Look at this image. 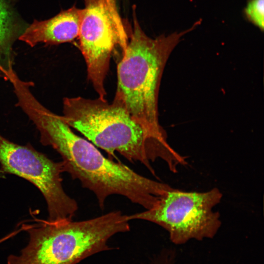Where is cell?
<instances>
[{
  "label": "cell",
  "instance_id": "6da1fadb",
  "mask_svg": "<svg viewBox=\"0 0 264 264\" xmlns=\"http://www.w3.org/2000/svg\"><path fill=\"white\" fill-rule=\"evenodd\" d=\"M33 121L41 143L51 146L61 155L64 172L93 192L101 209L109 197L117 195L151 209L172 188L105 157L94 145L75 134L62 116L47 109L38 111Z\"/></svg>",
  "mask_w": 264,
  "mask_h": 264
},
{
  "label": "cell",
  "instance_id": "7a4b0ae2",
  "mask_svg": "<svg viewBox=\"0 0 264 264\" xmlns=\"http://www.w3.org/2000/svg\"><path fill=\"white\" fill-rule=\"evenodd\" d=\"M62 117L93 145L111 156L118 152L130 161L140 162L154 175L151 163L156 159H162L169 168L180 159L179 154L154 139L115 97L111 103L100 97L65 98Z\"/></svg>",
  "mask_w": 264,
  "mask_h": 264
},
{
  "label": "cell",
  "instance_id": "3957f363",
  "mask_svg": "<svg viewBox=\"0 0 264 264\" xmlns=\"http://www.w3.org/2000/svg\"><path fill=\"white\" fill-rule=\"evenodd\" d=\"M200 21L182 32L153 39L140 26L133 12L130 40L117 65V87L114 97L121 101L138 123L155 140L167 144V135L158 119L160 85L165 65L174 49L185 34Z\"/></svg>",
  "mask_w": 264,
  "mask_h": 264
},
{
  "label": "cell",
  "instance_id": "277c9868",
  "mask_svg": "<svg viewBox=\"0 0 264 264\" xmlns=\"http://www.w3.org/2000/svg\"><path fill=\"white\" fill-rule=\"evenodd\" d=\"M128 219L121 211H113L82 221L37 219L23 224L28 242L18 255H10L7 264H76L108 250L112 236L130 230Z\"/></svg>",
  "mask_w": 264,
  "mask_h": 264
},
{
  "label": "cell",
  "instance_id": "5b68a950",
  "mask_svg": "<svg viewBox=\"0 0 264 264\" xmlns=\"http://www.w3.org/2000/svg\"><path fill=\"white\" fill-rule=\"evenodd\" d=\"M222 195L217 188L205 192H185L172 188L152 209L127 215L128 220H141L157 224L169 233L176 244L191 239L212 238L221 225L220 215L213 208Z\"/></svg>",
  "mask_w": 264,
  "mask_h": 264
},
{
  "label": "cell",
  "instance_id": "8992f818",
  "mask_svg": "<svg viewBox=\"0 0 264 264\" xmlns=\"http://www.w3.org/2000/svg\"><path fill=\"white\" fill-rule=\"evenodd\" d=\"M78 38L85 60L88 79L99 97L107 94L105 81L112 51L119 44L122 51L128 38L117 11L115 0H84Z\"/></svg>",
  "mask_w": 264,
  "mask_h": 264
},
{
  "label": "cell",
  "instance_id": "52a82bcc",
  "mask_svg": "<svg viewBox=\"0 0 264 264\" xmlns=\"http://www.w3.org/2000/svg\"><path fill=\"white\" fill-rule=\"evenodd\" d=\"M0 173L13 174L39 189L47 205L48 220H72L78 206L65 192L61 161L56 162L29 145L13 143L0 134Z\"/></svg>",
  "mask_w": 264,
  "mask_h": 264
},
{
  "label": "cell",
  "instance_id": "ba28073f",
  "mask_svg": "<svg viewBox=\"0 0 264 264\" xmlns=\"http://www.w3.org/2000/svg\"><path fill=\"white\" fill-rule=\"evenodd\" d=\"M82 9L73 6L43 21H35L20 40L33 46L40 43L58 44L73 41L79 35Z\"/></svg>",
  "mask_w": 264,
  "mask_h": 264
},
{
  "label": "cell",
  "instance_id": "9c48e42d",
  "mask_svg": "<svg viewBox=\"0 0 264 264\" xmlns=\"http://www.w3.org/2000/svg\"><path fill=\"white\" fill-rule=\"evenodd\" d=\"M12 32L11 16L5 0H0V51L7 48Z\"/></svg>",
  "mask_w": 264,
  "mask_h": 264
},
{
  "label": "cell",
  "instance_id": "30bf717a",
  "mask_svg": "<svg viewBox=\"0 0 264 264\" xmlns=\"http://www.w3.org/2000/svg\"><path fill=\"white\" fill-rule=\"evenodd\" d=\"M247 20L262 31L264 27V0H249L244 8Z\"/></svg>",
  "mask_w": 264,
  "mask_h": 264
}]
</instances>
